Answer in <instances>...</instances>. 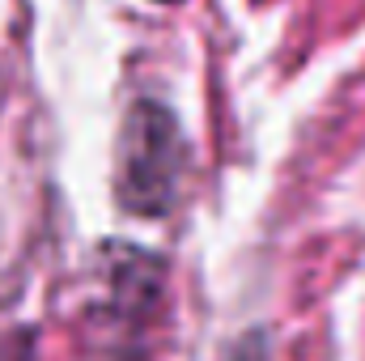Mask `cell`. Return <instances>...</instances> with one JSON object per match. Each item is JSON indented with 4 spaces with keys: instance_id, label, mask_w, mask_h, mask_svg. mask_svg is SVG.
Wrapping results in <instances>:
<instances>
[{
    "instance_id": "6da1fadb",
    "label": "cell",
    "mask_w": 365,
    "mask_h": 361,
    "mask_svg": "<svg viewBox=\"0 0 365 361\" xmlns=\"http://www.w3.org/2000/svg\"><path fill=\"white\" fill-rule=\"evenodd\" d=\"M187 145L179 119L162 102H132L119 132L115 200L132 217H166L179 200Z\"/></svg>"
},
{
    "instance_id": "7a4b0ae2",
    "label": "cell",
    "mask_w": 365,
    "mask_h": 361,
    "mask_svg": "<svg viewBox=\"0 0 365 361\" xmlns=\"http://www.w3.org/2000/svg\"><path fill=\"white\" fill-rule=\"evenodd\" d=\"M102 298L90 302L86 315V340L90 349L106 353V361H123L136 349L140 332L149 327L162 289H166V264L140 247L106 243L102 247Z\"/></svg>"
},
{
    "instance_id": "3957f363",
    "label": "cell",
    "mask_w": 365,
    "mask_h": 361,
    "mask_svg": "<svg viewBox=\"0 0 365 361\" xmlns=\"http://www.w3.org/2000/svg\"><path fill=\"white\" fill-rule=\"evenodd\" d=\"M225 361H272V353H268V336H264V332L242 336V340L230 349V357Z\"/></svg>"
},
{
    "instance_id": "277c9868",
    "label": "cell",
    "mask_w": 365,
    "mask_h": 361,
    "mask_svg": "<svg viewBox=\"0 0 365 361\" xmlns=\"http://www.w3.org/2000/svg\"><path fill=\"white\" fill-rule=\"evenodd\" d=\"M34 349H30V332H17L9 340H0V361H30Z\"/></svg>"
},
{
    "instance_id": "5b68a950",
    "label": "cell",
    "mask_w": 365,
    "mask_h": 361,
    "mask_svg": "<svg viewBox=\"0 0 365 361\" xmlns=\"http://www.w3.org/2000/svg\"><path fill=\"white\" fill-rule=\"evenodd\" d=\"M162 4H175V0H162Z\"/></svg>"
}]
</instances>
